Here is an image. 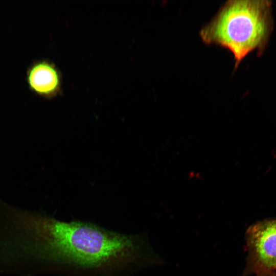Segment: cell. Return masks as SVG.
I'll return each instance as SVG.
<instances>
[{"mask_svg": "<svg viewBox=\"0 0 276 276\" xmlns=\"http://www.w3.org/2000/svg\"><path fill=\"white\" fill-rule=\"evenodd\" d=\"M2 252L9 271L19 276H130L163 262L146 234L61 221L19 208L4 228Z\"/></svg>", "mask_w": 276, "mask_h": 276, "instance_id": "6da1fadb", "label": "cell"}, {"mask_svg": "<svg viewBox=\"0 0 276 276\" xmlns=\"http://www.w3.org/2000/svg\"><path fill=\"white\" fill-rule=\"evenodd\" d=\"M272 27L271 1H229L202 28L200 36L206 44L229 50L237 67L250 53L264 49Z\"/></svg>", "mask_w": 276, "mask_h": 276, "instance_id": "7a4b0ae2", "label": "cell"}, {"mask_svg": "<svg viewBox=\"0 0 276 276\" xmlns=\"http://www.w3.org/2000/svg\"><path fill=\"white\" fill-rule=\"evenodd\" d=\"M246 265L241 276L276 273V219L258 221L245 233Z\"/></svg>", "mask_w": 276, "mask_h": 276, "instance_id": "3957f363", "label": "cell"}, {"mask_svg": "<svg viewBox=\"0 0 276 276\" xmlns=\"http://www.w3.org/2000/svg\"><path fill=\"white\" fill-rule=\"evenodd\" d=\"M26 80L29 88L45 98L56 96L61 90V75L53 63L42 60L34 62L27 70Z\"/></svg>", "mask_w": 276, "mask_h": 276, "instance_id": "277c9868", "label": "cell"}, {"mask_svg": "<svg viewBox=\"0 0 276 276\" xmlns=\"http://www.w3.org/2000/svg\"><path fill=\"white\" fill-rule=\"evenodd\" d=\"M268 276H276V273H274L273 274H271Z\"/></svg>", "mask_w": 276, "mask_h": 276, "instance_id": "5b68a950", "label": "cell"}]
</instances>
